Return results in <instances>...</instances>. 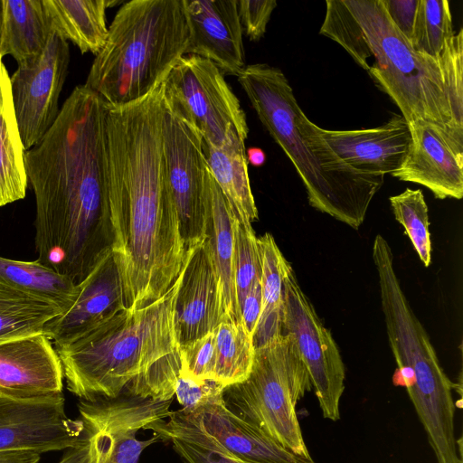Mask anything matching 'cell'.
Instances as JSON below:
<instances>
[{
	"instance_id": "6da1fadb",
	"label": "cell",
	"mask_w": 463,
	"mask_h": 463,
	"mask_svg": "<svg viewBox=\"0 0 463 463\" xmlns=\"http://www.w3.org/2000/svg\"><path fill=\"white\" fill-rule=\"evenodd\" d=\"M107 113L99 95L78 85L43 139L25 152L36 203V260L75 285L113 243Z\"/></svg>"
},
{
	"instance_id": "7a4b0ae2",
	"label": "cell",
	"mask_w": 463,
	"mask_h": 463,
	"mask_svg": "<svg viewBox=\"0 0 463 463\" xmlns=\"http://www.w3.org/2000/svg\"><path fill=\"white\" fill-rule=\"evenodd\" d=\"M163 110L164 82L137 101L108 106L111 251L130 309L161 298L186 254L165 172Z\"/></svg>"
},
{
	"instance_id": "3957f363",
	"label": "cell",
	"mask_w": 463,
	"mask_h": 463,
	"mask_svg": "<svg viewBox=\"0 0 463 463\" xmlns=\"http://www.w3.org/2000/svg\"><path fill=\"white\" fill-rule=\"evenodd\" d=\"M319 33L339 43L386 93L408 124L463 135V29L439 58L416 52L382 0H327Z\"/></svg>"
},
{
	"instance_id": "277c9868",
	"label": "cell",
	"mask_w": 463,
	"mask_h": 463,
	"mask_svg": "<svg viewBox=\"0 0 463 463\" xmlns=\"http://www.w3.org/2000/svg\"><path fill=\"white\" fill-rule=\"evenodd\" d=\"M158 299L123 308L71 343L56 347L67 389L82 401L122 393L173 400L181 374L175 306L182 280Z\"/></svg>"
},
{
	"instance_id": "5b68a950",
	"label": "cell",
	"mask_w": 463,
	"mask_h": 463,
	"mask_svg": "<svg viewBox=\"0 0 463 463\" xmlns=\"http://www.w3.org/2000/svg\"><path fill=\"white\" fill-rule=\"evenodd\" d=\"M238 80L260 122L292 162L310 206L358 229L384 176L352 168L326 146L280 69L246 65Z\"/></svg>"
},
{
	"instance_id": "8992f818",
	"label": "cell",
	"mask_w": 463,
	"mask_h": 463,
	"mask_svg": "<svg viewBox=\"0 0 463 463\" xmlns=\"http://www.w3.org/2000/svg\"><path fill=\"white\" fill-rule=\"evenodd\" d=\"M188 43L183 0L128 1L109 26L84 85L109 107L137 101L165 81Z\"/></svg>"
},
{
	"instance_id": "52a82bcc",
	"label": "cell",
	"mask_w": 463,
	"mask_h": 463,
	"mask_svg": "<svg viewBox=\"0 0 463 463\" xmlns=\"http://www.w3.org/2000/svg\"><path fill=\"white\" fill-rule=\"evenodd\" d=\"M373 259L389 344L398 365L394 384L406 388L437 463H457L459 440L455 435L454 383L406 298L394 269L392 250L380 234L373 244Z\"/></svg>"
},
{
	"instance_id": "ba28073f",
	"label": "cell",
	"mask_w": 463,
	"mask_h": 463,
	"mask_svg": "<svg viewBox=\"0 0 463 463\" xmlns=\"http://www.w3.org/2000/svg\"><path fill=\"white\" fill-rule=\"evenodd\" d=\"M312 390L295 338L282 334L255 349L248 377L222 389L233 414L292 452L311 457L297 415V404Z\"/></svg>"
},
{
	"instance_id": "9c48e42d",
	"label": "cell",
	"mask_w": 463,
	"mask_h": 463,
	"mask_svg": "<svg viewBox=\"0 0 463 463\" xmlns=\"http://www.w3.org/2000/svg\"><path fill=\"white\" fill-rule=\"evenodd\" d=\"M164 99L201 134L221 146L233 138L246 140V115L240 100L211 61L185 54L164 81Z\"/></svg>"
},
{
	"instance_id": "30bf717a",
	"label": "cell",
	"mask_w": 463,
	"mask_h": 463,
	"mask_svg": "<svg viewBox=\"0 0 463 463\" xmlns=\"http://www.w3.org/2000/svg\"><path fill=\"white\" fill-rule=\"evenodd\" d=\"M172 401H153L130 393L80 400L78 409L83 423L87 463H137L147 447L162 441L156 434L139 439L137 432L167 419Z\"/></svg>"
},
{
	"instance_id": "8fae6325",
	"label": "cell",
	"mask_w": 463,
	"mask_h": 463,
	"mask_svg": "<svg viewBox=\"0 0 463 463\" xmlns=\"http://www.w3.org/2000/svg\"><path fill=\"white\" fill-rule=\"evenodd\" d=\"M283 334L295 338L325 419L340 420L345 371L340 351L290 266L283 279Z\"/></svg>"
},
{
	"instance_id": "7c38bea8",
	"label": "cell",
	"mask_w": 463,
	"mask_h": 463,
	"mask_svg": "<svg viewBox=\"0 0 463 463\" xmlns=\"http://www.w3.org/2000/svg\"><path fill=\"white\" fill-rule=\"evenodd\" d=\"M162 143L167 181L187 251L204 240L207 161L201 134L165 99Z\"/></svg>"
},
{
	"instance_id": "4fadbf2b",
	"label": "cell",
	"mask_w": 463,
	"mask_h": 463,
	"mask_svg": "<svg viewBox=\"0 0 463 463\" xmlns=\"http://www.w3.org/2000/svg\"><path fill=\"white\" fill-rule=\"evenodd\" d=\"M82 431L81 420L67 416L62 392L43 395L0 392V451L41 454L69 449L79 444Z\"/></svg>"
},
{
	"instance_id": "5bb4252c",
	"label": "cell",
	"mask_w": 463,
	"mask_h": 463,
	"mask_svg": "<svg viewBox=\"0 0 463 463\" xmlns=\"http://www.w3.org/2000/svg\"><path fill=\"white\" fill-rule=\"evenodd\" d=\"M69 63L68 42L54 33L33 66L17 67L10 76L14 109L26 151L43 139L58 118Z\"/></svg>"
},
{
	"instance_id": "9a60e30c",
	"label": "cell",
	"mask_w": 463,
	"mask_h": 463,
	"mask_svg": "<svg viewBox=\"0 0 463 463\" xmlns=\"http://www.w3.org/2000/svg\"><path fill=\"white\" fill-rule=\"evenodd\" d=\"M411 143L402 165L391 175L425 186L437 199L463 196V135L418 120L409 124Z\"/></svg>"
},
{
	"instance_id": "2e32d148",
	"label": "cell",
	"mask_w": 463,
	"mask_h": 463,
	"mask_svg": "<svg viewBox=\"0 0 463 463\" xmlns=\"http://www.w3.org/2000/svg\"><path fill=\"white\" fill-rule=\"evenodd\" d=\"M182 273L175 306L179 345L226 321L219 278L204 241L187 250Z\"/></svg>"
},
{
	"instance_id": "e0dca14e",
	"label": "cell",
	"mask_w": 463,
	"mask_h": 463,
	"mask_svg": "<svg viewBox=\"0 0 463 463\" xmlns=\"http://www.w3.org/2000/svg\"><path fill=\"white\" fill-rule=\"evenodd\" d=\"M183 2L189 30L186 54L211 61L223 74L239 76L246 63L237 0Z\"/></svg>"
},
{
	"instance_id": "ac0fdd59",
	"label": "cell",
	"mask_w": 463,
	"mask_h": 463,
	"mask_svg": "<svg viewBox=\"0 0 463 463\" xmlns=\"http://www.w3.org/2000/svg\"><path fill=\"white\" fill-rule=\"evenodd\" d=\"M223 387L216 389L198 407L181 412L225 451L247 463H316L299 456L228 410Z\"/></svg>"
},
{
	"instance_id": "d6986e66",
	"label": "cell",
	"mask_w": 463,
	"mask_h": 463,
	"mask_svg": "<svg viewBox=\"0 0 463 463\" xmlns=\"http://www.w3.org/2000/svg\"><path fill=\"white\" fill-rule=\"evenodd\" d=\"M76 287L71 307L43 327V334L55 348L71 343L126 307L121 278L112 251Z\"/></svg>"
},
{
	"instance_id": "ffe728a7",
	"label": "cell",
	"mask_w": 463,
	"mask_h": 463,
	"mask_svg": "<svg viewBox=\"0 0 463 463\" xmlns=\"http://www.w3.org/2000/svg\"><path fill=\"white\" fill-rule=\"evenodd\" d=\"M315 131L345 164L373 175L384 176L396 171L411 143L409 124L398 114L377 128L328 130L315 124Z\"/></svg>"
},
{
	"instance_id": "44dd1931",
	"label": "cell",
	"mask_w": 463,
	"mask_h": 463,
	"mask_svg": "<svg viewBox=\"0 0 463 463\" xmlns=\"http://www.w3.org/2000/svg\"><path fill=\"white\" fill-rule=\"evenodd\" d=\"M63 378L58 353L43 333L0 344V392L14 395L62 392Z\"/></svg>"
},
{
	"instance_id": "7402d4cb",
	"label": "cell",
	"mask_w": 463,
	"mask_h": 463,
	"mask_svg": "<svg viewBox=\"0 0 463 463\" xmlns=\"http://www.w3.org/2000/svg\"><path fill=\"white\" fill-rule=\"evenodd\" d=\"M205 199L203 241L219 278L226 321L242 324L234 278V221L237 215L213 179L208 164L205 173Z\"/></svg>"
},
{
	"instance_id": "603a6c76",
	"label": "cell",
	"mask_w": 463,
	"mask_h": 463,
	"mask_svg": "<svg viewBox=\"0 0 463 463\" xmlns=\"http://www.w3.org/2000/svg\"><path fill=\"white\" fill-rule=\"evenodd\" d=\"M1 57L9 54L18 67L33 66L54 33L43 0H3Z\"/></svg>"
},
{
	"instance_id": "cb8c5ba5",
	"label": "cell",
	"mask_w": 463,
	"mask_h": 463,
	"mask_svg": "<svg viewBox=\"0 0 463 463\" xmlns=\"http://www.w3.org/2000/svg\"><path fill=\"white\" fill-rule=\"evenodd\" d=\"M53 33L74 43L81 53L97 55L106 44V11L118 0H43Z\"/></svg>"
},
{
	"instance_id": "d4e9b609",
	"label": "cell",
	"mask_w": 463,
	"mask_h": 463,
	"mask_svg": "<svg viewBox=\"0 0 463 463\" xmlns=\"http://www.w3.org/2000/svg\"><path fill=\"white\" fill-rule=\"evenodd\" d=\"M25 152L14 109L10 76L0 57V207L25 196Z\"/></svg>"
},
{
	"instance_id": "484cf974",
	"label": "cell",
	"mask_w": 463,
	"mask_h": 463,
	"mask_svg": "<svg viewBox=\"0 0 463 463\" xmlns=\"http://www.w3.org/2000/svg\"><path fill=\"white\" fill-rule=\"evenodd\" d=\"M210 172L238 218L245 224L258 220L250 188L245 140L233 138L221 146L203 141Z\"/></svg>"
},
{
	"instance_id": "4316f807",
	"label": "cell",
	"mask_w": 463,
	"mask_h": 463,
	"mask_svg": "<svg viewBox=\"0 0 463 463\" xmlns=\"http://www.w3.org/2000/svg\"><path fill=\"white\" fill-rule=\"evenodd\" d=\"M258 246L261 262V312L252 336L255 349L283 334V279L291 266L270 233L259 237Z\"/></svg>"
},
{
	"instance_id": "83f0119b",
	"label": "cell",
	"mask_w": 463,
	"mask_h": 463,
	"mask_svg": "<svg viewBox=\"0 0 463 463\" xmlns=\"http://www.w3.org/2000/svg\"><path fill=\"white\" fill-rule=\"evenodd\" d=\"M0 286L27 293L55 304L64 312L76 296V285L68 278L35 261L0 256Z\"/></svg>"
},
{
	"instance_id": "f1b7e54d",
	"label": "cell",
	"mask_w": 463,
	"mask_h": 463,
	"mask_svg": "<svg viewBox=\"0 0 463 463\" xmlns=\"http://www.w3.org/2000/svg\"><path fill=\"white\" fill-rule=\"evenodd\" d=\"M146 430L170 441L182 463H247L225 451L213 439L191 422L180 410Z\"/></svg>"
},
{
	"instance_id": "f546056e",
	"label": "cell",
	"mask_w": 463,
	"mask_h": 463,
	"mask_svg": "<svg viewBox=\"0 0 463 463\" xmlns=\"http://www.w3.org/2000/svg\"><path fill=\"white\" fill-rule=\"evenodd\" d=\"M62 312L45 299L0 286V344L43 333L45 324Z\"/></svg>"
},
{
	"instance_id": "4dcf8cb0",
	"label": "cell",
	"mask_w": 463,
	"mask_h": 463,
	"mask_svg": "<svg viewBox=\"0 0 463 463\" xmlns=\"http://www.w3.org/2000/svg\"><path fill=\"white\" fill-rule=\"evenodd\" d=\"M215 364L213 381L223 388L244 381L250 373L255 348L241 323L223 321L213 330Z\"/></svg>"
},
{
	"instance_id": "1f68e13d",
	"label": "cell",
	"mask_w": 463,
	"mask_h": 463,
	"mask_svg": "<svg viewBox=\"0 0 463 463\" xmlns=\"http://www.w3.org/2000/svg\"><path fill=\"white\" fill-rule=\"evenodd\" d=\"M454 34L449 1L419 0L410 39L416 52L439 58Z\"/></svg>"
},
{
	"instance_id": "d6a6232c",
	"label": "cell",
	"mask_w": 463,
	"mask_h": 463,
	"mask_svg": "<svg viewBox=\"0 0 463 463\" xmlns=\"http://www.w3.org/2000/svg\"><path fill=\"white\" fill-rule=\"evenodd\" d=\"M394 217L400 222L425 267L431 260L429 210L422 191L405 189L389 198Z\"/></svg>"
},
{
	"instance_id": "836d02e7",
	"label": "cell",
	"mask_w": 463,
	"mask_h": 463,
	"mask_svg": "<svg viewBox=\"0 0 463 463\" xmlns=\"http://www.w3.org/2000/svg\"><path fill=\"white\" fill-rule=\"evenodd\" d=\"M234 278L240 307L252 284L261 279V262L252 226L243 223L238 216L234 221Z\"/></svg>"
},
{
	"instance_id": "e575fe53",
	"label": "cell",
	"mask_w": 463,
	"mask_h": 463,
	"mask_svg": "<svg viewBox=\"0 0 463 463\" xmlns=\"http://www.w3.org/2000/svg\"><path fill=\"white\" fill-rule=\"evenodd\" d=\"M181 374L198 382L213 381L215 336L213 331L180 345Z\"/></svg>"
},
{
	"instance_id": "d590c367",
	"label": "cell",
	"mask_w": 463,
	"mask_h": 463,
	"mask_svg": "<svg viewBox=\"0 0 463 463\" xmlns=\"http://www.w3.org/2000/svg\"><path fill=\"white\" fill-rule=\"evenodd\" d=\"M275 0H237V9L242 31L253 42L260 40L267 29Z\"/></svg>"
},
{
	"instance_id": "8d00e7d4",
	"label": "cell",
	"mask_w": 463,
	"mask_h": 463,
	"mask_svg": "<svg viewBox=\"0 0 463 463\" xmlns=\"http://www.w3.org/2000/svg\"><path fill=\"white\" fill-rule=\"evenodd\" d=\"M220 387L222 386L212 380L198 382L189 376L180 374L175 383V395L182 405V410L191 411Z\"/></svg>"
},
{
	"instance_id": "74e56055",
	"label": "cell",
	"mask_w": 463,
	"mask_h": 463,
	"mask_svg": "<svg viewBox=\"0 0 463 463\" xmlns=\"http://www.w3.org/2000/svg\"><path fill=\"white\" fill-rule=\"evenodd\" d=\"M382 3L392 23L410 42L419 0H382Z\"/></svg>"
},
{
	"instance_id": "f35d334b",
	"label": "cell",
	"mask_w": 463,
	"mask_h": 463,
	"mask_svg": "<svg viewBox=\"0 0 463 463\" xmlns=\"http://www.w3.org/2000/svg\"><path fill=\"white\" fill-rule=\"evenodd\" d=\"M241 322L252 337L261 312V283L255 281L240 304Z\"/></svg>"
},
{
	"instance_id": "ab89813d",
	"label": "cell",
	"mask_w": 463,
	"mask_h": 463,
	"mask_svg": "<svg viewBox=\"0 0 463 463\" xmlns=\"http://www.w3.org/2000/svg\"><path fill=\"white\" fill-rule=\"evenodd\" d=\"M40 458V454L33 451H0V463H38Z\"/></svg>"
},
{
	"instance_id": "60d3db41",
	"label": "cell",
	"mask_w": 463,
	"mask_h": 463,
	"mask_svg": "<svg viewBox=\"0 0 463 463\" xmlns=\"http://www.w3.org/2000/svg\"><path fill=\"white\" fill-rule=\"evenodd\" d=\"M58 463H87V445L83 434L79 444L69 449Z\"/></svg>"
},
{
	"instance_id": "b9f144b4",
	"label": "cell",
	"mask_w": 463,
	"mask_h": 463,
	"mask_svg": "<svg viewBox=\"0 0 463 463\" xmlns=\"http://www.w3.org/2000/svg\"><path fill=\"white\" fill-rule=\"evenodd\" d=\"M248 163L253 166H261L266 161L264 151L259 147H251L246 151Z\"/></svg>"
},
{
	"instance_id": "7bdbcfd3",
	"label": "cell",
	"mask_w": 463,
	"mask_h": 463,
	"mask_svg": "<svg viewBox=\"0 0 463 463\" xmlns=\"http://www.w3.org/2000/svg\"><path fill=\"white\" fill-rule=\"evenodd\" d=\"M3 23H4V5H3V0H0V57H1L2 34H3Z\"/></svg>"
}]
</instances>
